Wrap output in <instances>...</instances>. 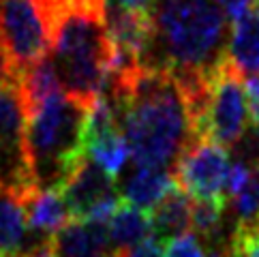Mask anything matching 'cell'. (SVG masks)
Returning a JSON list of instances; mask_svg holds the SVG:
<instances>
[{"label": "cell", "mask_w": 259, "mask_h": 257, "mask_svg": "<svg viewBox=\"0 0 259 257\" xmlns=\"http://www.w3.org/2000/svg\"><path fill=\"white\" fill-rule=\"evenodd\" d=\"M165 257H210L195 234H182L165 244Z\"/></svg>", "instance_id": "18"}, {"label": "cell", "mask_w": 259, "mask_h": 257, "mask_svg": "<svg viewBox=\"0 0 259 257\" xmlns=\"http://www.w3.org/2000/svg\"><path fill=\"white\" fill-rule=\"evenodd\" d=\"M39 236L30 229L22 201L0 193V257H24Z\"/></svg>", "instance_id": "11"}, {"label": "cell", "mask_w": 259, "mask_h": 257, "mask_svg": "<svg viewBox=\"0 0 259 257\" xmlns=\"http://www.w3.org/2000/svg\"><path fill=\"white\" fill-rule=\"evenodd\" d=\"M112 3L126 7V9H152V5L156 0H112Z\"/></svg>", "instance_id": "22"}, {"label": "cell", "mask_w": 259, "mask_h": 257, "mask_svg": "<svg viewBox=\"0 0 259 257\" xmlns=\"http://www.w3.org/2000/svg\"><path fill=\"white\" fill-rule=\"evenodd\" d=\"M161 244L163 242L152 236V238H148V240H144L142 244H137L133 249H128L120 255H114V257H165V251Z\"/></svg>", "instance_id": "20"}, {"label": "cell", "mask_w": 259, "mask_h": 257, "mask_svg": "<svg viewBox=\"0 0 259 257\" xmlns=\"http://www.w3.org/2000/svg\"><path fill=\"white\" fill-rule=\"evenodd\" d=\"M253 9H259V0H253Z\"/></svg>", "instance_id": "25"}, {"label": "cell", "mask_w": 259, "mask_h": 257, "mask_svg": "<svg viewBox=\"0 0 259 257\" xmlns=\"http://www.w3.org/2000/svg\"><path fill=\"white\" fill-rule=\"evenodd\" d=\"M214 3L221 11H223V15L227 17V22H231V24L242 20V17L253 9V0H214Z\"/></svg>", "instance_id": "19"}, {"label": "cell", "mask_w": 259, "mask_h": 257, "mask_svg": "<svg viewBox=\"0 0 259 257\" xmlns=\"http://www.w3.org/2000/svg\"><path fill=\"white\" fill-rule=\"evenodd\" d=\"M90 107L62 90L26 114V148L41 191L62 189L86 159Z\"/></svg>", "instance_id": "4"}, {"label": "cell", "mask_w": 259, "mask_h": 257, "mask_svg": "<svg viewBox=\"0 0 259 257\" xmlns=\"http://www.w3.org/2000/svg\"><path fill=\"white\" fill-rule=\"evenodd\" d=\"M154 26L148 67H163L178 79H191L206 75L227 56V17L214 0H161Z\"/></svg>", "instance_id": "3"}, {"label": "cell", "mask_w": 259, "mask_h": 257, "mask_svg": "<svg viewBox=\"0 0 259 257\" xmlns=\"http://www.w3.org/2000/svg\"><path fill=\"white\" fill-rule=\"evenodd\" d=\"M251 118L244 73L227 54L210 69L206 90L191 112L193 135L195 140H210L231 148L244 140Z\"/></svg>", "instance_id": "5"}, {"label": "cell", "mask_w": 259, "mask_h": 257, "mask_svg": "<svg viewBox=\"0 0 259 257\" xmlns=\"http://www.w3.org/2000/svg\"><path fill=\"white\" fill-rule=\"evenodd\" d=\"M227 54L244 75L259 71V9H251L234 24Z\"/></svg>", "instance_id": "15"}, {"label": "cell", "mask_w": 259, "mask_h": 257, "mask_svg": "<svg viewBox=\"0 0 259 257\" xmlns=\"http://www.w3.org/2000/svg\"><path fill=\"white\" fill-rule=\"evenodd\" d=\"M257 221H259V219H257Z\"/></svg>", "instance_id": "26"}, {"label": "cell", "mask_w": 259, "mask_h": 257, "mask_svg": "<svg viewBox=\"0 0 259 257\" xmlns=\"http://www.w3.org/2000/svg\"><path fill=\"white\" fill-rule=\"evenodd\" d=\"M0 58H3V56H0Z\"/></svg>", "instance_id": "27"}, {"label": "cell", "mask_w": 259, "mask_h": 257, "mask_svg": "<svg viewBox=\"0 0 259 257\" xmlns=\"http://www.w3.org/2000/svg\"><path fill=\"white\" fill-rule=\"evenodd\" d=\"M107 97L135 165L167 169L195 140L187 95L169 69L144 64L131 75L109 81Z\"/></svg>", "instance_id": "1"}, {"label": "cell", "mask_w": 259, "mask_h": 257, "mask_svg": "<svg viewBox=\"0 0 259 257\" xmlns=\"http://www.w3.org/2000/svg\"><path fill=\"white\" fill-rule=\"evenodd\" d=\"M60 191L73 219H95L107 223L122 201L116 191V178L88 157L81 161Z\"/></svg>", "instance_id": "8"}, {"label": "cell", "mask_w": 259, "mask_h": 257, "mask_svg": "<svg viewBox=\"0 0 259 257\" xmlns=\"http://www.w3.org/2000/svg\"><path fill=\"white\" fill-rule=\"evenodd\" d=\"M107 223L73 219L54 234V257H112Z\"/></svg>", "instance_id": "9"}, {"label": "cell", "mask_w": 259, "mask_h": 257, "mask_svg": "<svg viewBox=\"0 0 259 257\" xmlns=\"http://www.w3.org/2000/svg\"><path fill=\"white\" fill-rule=\"evenodd\" d=\"M229 206L227 199H193V219H191V229L193 234L203 238L212 249L219 246H227L223 240V223H225V210Z\"/></svg>", "instance_id": "16"}, {"label": "cell", "mask_w": 259, "mask_h": 257, "mask_svg": "<svg viewBox=\"0 0 259 257\" xmlns=\"http://www.w3.org/2000/svg\"><path fill=\"white\" fill-rule=\"evenodd\" d=\"M24 210L32 232L45 234V236H54L58 229H62L69 221H73L69 204L60 189H50V191L36 189L24 201Z\"/></svg>", "instance_id": "14"}, {"label": "cell", "mask_w": 259, "mask_h": 257, "mask_svg": "<svg viewBox=\"0 0 259 257\" xmlns=\"http://www.w3.org/2000/svg\"><path fill=\"white\" fill-rule=\"evenodd\" d=\"M231 161L225 146L210 140H193L174 165V178L193 199H227Z\"/></svg>", "instance_id": "7"}, {"label": "cell", "mask_w": 259, "mask_h": 257, "mask_svg": "<svg viewBox=\"0 0 259 257\" xmlns=\"http://www.w3.org/2000/svg\"><path fill=\"white\" fill-rule=\"evenodd\" d=\"M229 257H259V221H238L227 240Z\"/></svg>", "instance_id": "17"}, {"label": "cell", "mask_w": 259, "mask_h": 257, "mask_svg": "<svg viewBox=\"0 0 259 257\" xmlns=\"http://www.w3.org/2000/svg\"><path fill=\"white\" fill-rule=\"evenodd\" d=\"M193 219V197L178 187V182L169 189L159 204L150 210L152 236L161 242H169L174 238L187 234Z\"/></svg>", "instance_id": "10"}, {"label": "cell", "mask_w": 259, "mask_h": 257, "mask_svg": "<svg viewBox=\"0 0 259 257\" xmlns=\"http://www.w3.org/2000/svg\"><path fill=\"white\" fill-rule=\"evenodd\" d=\"M52 36L50 0H0V56L17 81L26 69L48 58Z\"/></svg>", "instance_id": "6"}, {"label": "cell", "mask_w": 259, "mask_h": 257, "mask_svg": "<svg viewBox=\"0 0 259 257\" xmlns=\"http://www.w3.org/2000/svg\"><path fill=\"white\" fill-rule=\"evenodd\" d=\"M50 54L67 95L88 105L105 95L114 60L105 0H56Z\"/></svg>", "instance_id": "2"}, {"label": "cell", "mask_w": 259, "mask_h": 257, "mask_svg": "<svg viewBox=\"0 0 259 257\" xmlns=\"http://www.w3.org/2000/svg\"><path fill=\"white\" fill-rule=\"evenodd\" d=\"M174 185H176V178L167 169L135 165L133 172L122 182V199L150 212L167 195Z\"/></svg>", "instance_id": "13"}, {"label": "cell", "mask_w": 259, "mask_h": 257, "mask_svg": "<svg viewBox=\"0 0 259 257\" xmlns=\"http://www.w3.org/2000/svg\"><path fill=\"white\" fill-rule=\"evenodd\" d=\"M246 95H248V101H251V107H257L259 105V71L246 79Z\"/></svg>", "instance_id": "21"}, {"label": "cell", "mask_w": 259, "mask_h": 257, "mask_svg": "<svg viewBox=\"0 0 259 257\" xmlns=\"http://www.w3.org/2000/svg\"><path fill=\"white\" fill-rule=\"evenodd\" d=\"M107 229H109V242H112V253L120 255L137 244H142L148 238H152L150 212L122 199L112 219L107 221Z\"/></svg>", "instance_id": "12"}, {"label": "cell", "mask_w": 259, "mask_h": 257, "mask_svg": "<svg viewBox=\"0 0 259 257\" xmlns=\"http://www.w3.org/2000/svg\"><path fill=\"white\" fill-rule=\"evenodd\" d=\"M112 257H114V255H112Z\"/></svg>", "instance_id": "28"}, {"label": "cell", "mask_w": 259, "mask_h": 257, "mask_svg": "<svg viewBox=\"0 0 259 257\" xmlns=\"http://www.w3.org/2000/svg\"><path fill=\"white\" fill-rule=\"evenodd\" d=\"M251 109H253V126H255L257 137H259V105L257 107H251Z\"/></svg>", "instance_id": "24"}, {"label": "cell", "mask_w": 259, "mask_h": 257, "mask_svg": "<svg viewBox=\"0 0 259 257\" xmlns=\"http://www.w3.org/2000/svg\"><path fill=\"white\" fill-rule=\"evenodd\" d=\"M251 185H253L255 193L259 195V152L253 157V182H251Z\"/></svg>", "instance_id": "23"}]
</instances>
